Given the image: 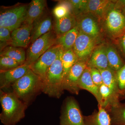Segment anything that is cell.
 Returning <instances> with one entry per match:
<instances>
[{
  "mask_svg": "<svg viewBox=\"0 0 125 125\" xmlns=\"http://www.w3.org/2000/svg\"><path fill=\"white\" fill-rule=\"evenodd\" d=\"M107 56L110 69L116 72L125 65V62L118 52L115 45L111 43H105Z\"/></svg>",
  "mask_w": 125,
  "mask_h": 125,
  "instance_id": "ac0fdd59",
  "label": "cell"
},
{
  "mask_svg": "<svg viewBox=\"0 0 125 125\" xmlns=\"http://www.w3.org/2000/svg\"><path fill=\"white\" fill-rule=\"evenodd\" d=\"M113 125H125V103H120L109 112Z\"/></svg>",
  "mask_w": 125,
  "mask_h": 125,
  "instance_id": "484cf974",
  "label": "cell"
},
{
  "mask_svg": "<svg viewBox=\"0 0 125 125\" xmlns=\"http://www.w3.org/2000/svg\"><path fill=\"white\" fill-rule=\"evenodd\" d=\"M60 125H85L84 116L74 98L66 99L60 117Z\"/></svg>",
  "mask_w": 125,
  "mask_h": 125,
  "instance_id": "52a82bcc",
  "label": "cell"
},
{
  "mask_svg": "<svg viewBox=\"0 0 125 125\" xmlns=\"http://www.w3.org/2000/svg\"><path fill=\"white\" fill-rule=\"evenodd\" d=\"M70 13L73 14L71 4L69 0L60 1L53 10V13L56 19L63 18Z\"/></svg>",
  "mask_w": 125,
  "mask_h": 125,
  "instance_id": "83f0119b",
  "label": "cell"
},
{
  "mask_svg": "<svg viewBox=\"0 0 125 125\" xmlns=\"http://www.w3.org/2000/svg\"><path fill=\"white\" fill-rule=\"evenodd\" d=\"M76 19L80 31L102 42L104 34L98 19L89 13L79 16Z\"/></svg>",
  "mask_w": 125,
  "mask_h": 125,
  "instance_id": "9c48e42d",
  "label": "cell"
},
{
  "mask_svg": "<svg viewBox=\"0 0 125 125\" xmlns=\"http://www.w3.org/2000/svg\"><path fill=\"white\" fill-rule=\"evenodd\" d=\"M101 100L98 106L106 109L108 112L112 107L120 103V100L114 95L109 88L103 83L99 87Z\"/></svg>",
  "mask_w": 125,
  "mask_h": 125,
  "instance_id": "e0dca14e",
  "label": "cell"
},
{
  "mask_svg": "<svg viewBox=\"0 0 125 125\" xmlns=\"http://www.w3.org/2000/svg\"><path fill=\"white\" fill-rule=\"evenodd\" d=\"M78 86L80 89L85 90L91 93L96 98L98 103L100 102L99 87L95 85L92 80L89 67H87L83 72L78 81Z\"/></svg>",
  "mask_w": 125,
  "mask_h": 125,
  "instance_id": "2e32d148",
  "label": "cell"
},
{
  "mask_svg": "<svg viewBox=\"0 0 125 125\" xmlns=\"http://www.w3.org/2000/svg\"><path fill=\"white\" fill-rule=\"evenodd\" d=\"M117 81L120 100L125 99V63L116 72Z\"/></svg>",
  "mask_w": 125,
  "mask_h": 125,
  "instance_id": "f546056e",
  "label": "cell"
},
{
  "mask_svg": "<svg viewBox=\"0 0 125 125\" xmlns=\"http://www.w3.org/2000/svg\"><path fill=\"white\" fill-rule=\"evenodd\" d=\"M56 38L51 31L36 39L28 49L25 63L31 66L42 55L55 45Z\"/></svg>",
  "mask_w": 125,
  "mask_h": 125,
  "instance_id": "5b68a950",
  "label": "cell"
},
{
  "mask_svg": "<svg viewBox=\"0 0 125 125\" xmlns=\"http://www.w3.org/2000/svg\"><path fill=\"white\" fill-rule=\"evenodd\" d=\"M78 61V58L72 49L64 52L62 57L63 81L72 67Z\"/></svg>",
  "mask_w": 125,
  "mask_h": 125,
  "instance_id": "4316f807",
  "label": "cell"
},
{
  "mask_svg": "<svg viewBox=\"0 0 125 125\" xmlns=\"http://www.w3.org/2000/svg\"><path fill=\"white\" fill-rule=\"evenodd\" d=\"M28 8L22 5L1 11L0 27L6 28L12 32L24 22Z\"/></svg>",
  "mask_w": 125,
  "mask_h": 125,
  "instance_id": "8992f818",
  "label": "cell"
},
{
  "mask_svg": "<svg viewBox=\"0 0 125 125\" xmlns=\"http://www.w3.org/2000/svg\"><path fill=\"white\" fill-rule=\"evenodd\" d=\"M85 125H113L111 115L102 106H98V110L90 115L84 116Z\"/></svg>",
  "mask_w": 125,
  "mask_h": 125,
  "instance_id": "9a60e30c",
  "label": "cell"
},
{
  "mask_svg": "<svg viewBox=\"0 0 125 125\" xmlns=\"http://www.w3.org/2000/svg\"><path fill=\"white\" fill-rule=\"evenodd\" d=\"M52 28V22L50 17H46L39 21L33 29V31L32 36L31 37V43L41 36L51 31Z\"/></svg>",
  "mask_w": 125,
  "mask_h": 125,
  "instance_id": "cb8c5ba5",
  "label": "cell"
},
{
  "mask_svg": "<svg viewBox=\"0 0 125 125\" xmlns=\"http://www.w3.org/2000/svg\"><path fill=\"white\" fill-rule=\"evenodd\" d=\"M61 47L54 45L42 55L31 66L30 69L42 80H44L48 70L57 58Z\"/></svg>",
  "mask_w": 125,
  "mask_h": 125,
  "instance_id": "30bf717a",
  "label": "cell"
},
{
  "mask_svg": "<svg viewBox=\"0 0 125 125\" xmlns=\"http://www.w3.org/2000/svg\"><path fill=\"white\" fill-rule=\"evenodd\" d=\"M104 35L114 42L125 32V15L111 0L100 21Z\"/></svg>",
  "mask_w": 125,
  "mask_h": 125,
  "instance_id": "277c9868",
  "label": "cell"
},
{
  "mask_svg": "<svg viewBox=\"0 0 125 125\" xmlns=\"http://www.w3.org/2000/svg\"><path fill=\"white\" fill-rule=\"evenodd\" d=\"M102 42L79 31L72 49L78 61L87 63L94 48Z\"/></svg>",
  "mask_w": 125,
  "mask_h": 125,
  "instance_id": "ba28073f",
  "label": "cell"
},
{
  "mask_svg": "<svg viewBox=\"0 0 125 125\" xmlns=\"http://www.w3.org/2000/svg\"><path fill=\"white\" fill-rule=\"evenodd\" d=\"M63 52L61 48L57 58L48 70L43 81L42 93L51 97L60 98L64 93L62 63Z\"/></svg>",
  "mask_w": 125,
  "mask_h": 125,
  "instance_id": "3957f363",
  "label": "cell"
},
{
  "mask_svg": "<svg viewBox=\"0 0 125 125\" xmlns=\"http://www.w3.org/2000/svg\"><path fill=\"white\" fill-rule=\"evenodd\" d=\"M0 120L3 125H16L25 117V111L28 106L13 91L0 90Z\"/></svg>",
  "mask_w": 125,
  "mask_h": 125,
  "instance_id": "6da1fadb",
  "label": "cell"
},
{
  "mask_svg": "<svg viewBox=\"0 0 125 125\" xmlns=\"http://www.w3.org/2000/svg\"><path fill=\"white\" fill-rule=\"evenodd\" d=\"M0 56L10 57L19 62L21 65L24 64L26 62L25 52L22 48L12 46L6 47L1 52Z\"/></svg>",
  "mask_w": 125,
  "mask_h": 125,
  "instance_id": "d4e9b609",
  "label": "cell"
},
{
  "mask_svg": "<svg viewBox=\"0 0 125 125\" xmlns=\"http://www.w3.org/2000/svg\"><path fill=\"white\" fill-rule=\"evenodd\" d=\"M20 65H21L19 62L10 57L6 56H0V72L7 71L19 67Z\"/></svg>",
  "mask_w": 125,
  "mask_h": 125,
  "instance_id": "4dcf8cb0",
  "label": "cell"
},
{
  "mask_svg": "<svg viewBox=\"0 0 125 125\" xmlns=\"http://www.w3.org/2000/svg\"><path fill=\"white\" fill-rule=\"evenodd\" d=\"M118 5L119 8L125 15V0H118Z\"/></svg>",
  "mask_w": 125,
  "mask_h": 125,
  "instance_id": "e575fe53",
  "label": "cell"
},
{
  "mask_svg": "<svg viewBox=\"0 0 125 125\" xmlns=\"http://www.w3.org/2000/svg\"><path fill=\"white\" fill-rule=\"evenodd\" d=\"M79 32L77 25L70 31L60 37H57L56 44L61 47L64 52L72 49Z\"/></svg>",
  "mask_w": 125,
  "mask_h": 125,
  "instance_id": "7402d4cb",
  "label": "cell"
},
{
  "mask_svg": "<svg viewBox=\"0 0 125 125\" xmlns=\"http://www.w3.org/2000/svg\"><path fill=\"white\" fill-rule=\"evenodd\" d=\"M99 70L102 77L103 83L106 85L111 90L114 95L120 100L117 87L116 72L110 68Z\"/></svg>",
  "mask_w": 125,
  "mask_h": 125,
  "instance_id": "603a6c76",
  "label": "cell"
},
{
  "mask_svg": "<svg viewBox=\"0 0 125 125\" xmlns=\"http://www.w3.org/2000/svg\"><path fill=\"white\" fill-rule=\"evenodd\" d=\"M90 70L92 80L95 85L99 87L103 83L100 71L95 68H90Z\"/></svg>",
  "mask_w": 125,
  "mask_h": 125,
  "instance_id": "d6a6232c",
  "label": "cell"
},
{
  "mask_svg": "<svg viewBox=\"0 0 125 125\" xmlns=\"http://www.w3.org/2000/svg\"><path fill=\"white\" fill-rule=\"evenodd\" d=\"M74 15L77 17L87 13L88 0H70Z\"/></svg>",
  "mask_w": 125,
  "mask_h": 125,
  "instance_id": "f1b7e54d",
  "label": "cell"
},
{
  "mask_svg": "<svg viewBox=\"0 0 125 125\" xmlns=\"http://www.w3.org/2000/svg\"><path fill=\"white\" fill-rule=\"evenodd\" d=\"M45 0H33L27 9L25 23L33 24L42 15L46 6Z\"/></svg>",
  "mask_w": 125,
  "mask_h": 125,
  "instance_id": "d6986e66",
  "label": "cell"
},
{
  "mask_svg": "<svg viewBox=\"0 0 125 125\" xmlns=\"http://www.w3.org/2000/svg\"><path fill=\"white\" fill-rule=\"evenodd\" d=\"M30 67V66L25 63L12 69L0 72V89L4 90L11 87L16 81L27 73Z\"/></svg>",
  "mask_w": 125,
  "mask_h": 125,
  "instance_id": "7c38bea8",
  "label": "cell"
},
{
  "mask_svg": "<svg viewBox=\"0 0 125 125\" xmlns=\"http://www.w3.org/2000/svg\"><path fill=\"white\" fill-rule=\"evenodd\" d=\"M33 24H23L11 32V41L10 45L17 47L26 48L31 42V33Z\"/></svg>",
  "mask_w": 125,
  "mask_h": 125,
  "instance_id": "4fadbf2b",
  "label": "cell"
},
{
  "mask_svg": "<svg viewBox=\"0 0 125 125\" xmlns=\"http://www.w3.org/2000/svg\"><path fill=\"white\" fill-rule=\"evenodd\" d=\"M115 43L125 58V32L117 39Z\"/></svg>",
  "mask_w": 125,
  "mask_h": 125,
  "instance_id": "836d02e7",
  "label": "cell"
},
{
  "mask_svg": "<svg viewBox=\"0 0 125 125\" xmlns=\"http://www.w3.org/2000/svg\"><path fill=\"white\" fill-rule=\"evenodd\" d=\"M111 0H88L87 13L91 14L101 21Z\"/></svg>",
  "mask_w": 125,
  "mask_h": 125,
  "instance_id": "44dd1931",
  "label": "cell"
},
{
  "mask_svg": "<svg viewBox=\"0 0 125 125\" xmlns=\"http://www.w3.org/2000/svg\"><path fill=\"white\" fill-rule=\"evenodd\" d=\"M11 87L14 93L29 107L42 93L43 81L30 69Z\"/></svg>",
  "mask_w": 125,
  "mask_h": 125,
  "instance_id": "7a4b0ae2",
  "label": "cell"
},
{
  "mask_svg": "<svg viewBox=\"0 0 125 125\" xmlns=\"http://www.w3.org/2000/svg\"><path fill=\"white\" fill-rule=\"evenodd\" d=\"M76 25V17L71 13L61 19H56L55 30L57 37L62 36Z\"/></svg>",
  "mask_w": 125,
  "mask_h": 125,
  "instance_id": "ffe728a7",
  "label": "cell"
},
{
  "mask_svg": "<svg viewBox=\"0 0 125 125\" xmlns=\"http://www.w3.org/2000/svg\"><path fill=\"white\" fill-rule=\"evenodd\" d=\"M11 31L6 28L0 27V46L8 43L10 45L11 41Z\"/></svg>",
  "mask_w": 125,
  "mask_h": 125,
  "instance_id": "1f68e13d",
  "label": "cell"
},
{
  "mask_svg": "<svg viewBox=\"0 0 125 125\" xmlns=\"http://www.w3.org/2000/svg\"><path fill=\"white\" fill-rule=\"evenodd\" d=\"M87 67V63L78 61L72 66L63 81L64 90L78 94L80 89L78 86L79 80Z\"/></svg>",
  "mask_w": 125,
  "mask_h": 125,
  "instance_id": "8fae6325",
  "label": "cell"
},
{
  "mask_svg": "<svg viewBox=\"0 0 125 125\" xmlns=\"http://www.w3.org/2000/svg\"><path fill=\"white\" fill-rule=\"evenodd\" d=\"M87 67L99 70L109 68L106 50L105 43H101L94 48L87 63Z\"/></svg>",
  "mask_w": 125,
  "mask_h": 125,
  "instance_id": "5bb4252c",
  "label": "cell"
}]
</instances>
